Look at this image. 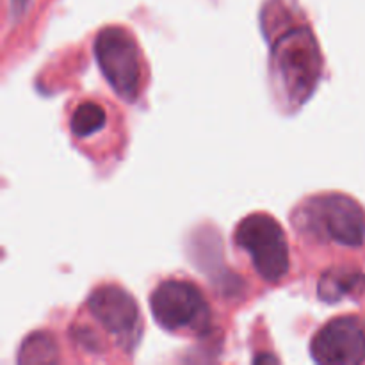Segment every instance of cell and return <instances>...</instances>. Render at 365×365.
Wrapping results in <instances>:
<instances>
[{
	"label": "cell",
	"mask_w": 365,
	"mask_h": 365,
	"mask_svg": "<svg viewBox=\"0 0 365 365\" xmlns=\"http://www.w3.org/2000/svg\"><path fill=\"white\" fill-rule=\"evenodd\" d=\"M296 228L314 234L317 241L359 250L365 245V210L346 195H319L302 207Z\"/></svg>",
	"instance_id": "6da1fadb"
},
{
	"label": "cell",
	"mask_w": 365,
	"mask_h": 365,
	"mask_svg": "<svg viewBox=\"0 0 365 365\" xmlns=\"http://www.w3.org/2000/svg\"><path fill=\"white\" fill-rule=\"evenodd\" d=\"M274 73L284 81L291 98L309 96L321 70L319 48L307 29H296L280 39L273 50Z\"/></svg>",
	"instance_id": "5b68a950"
},
{
	"label": "cell",
	"mask_w": 365,
	"mask_h": 365,
	"mask_svg": "<svg viewBox=\"0 0 365 365\" xmlns=\"http://www.w3.org/2000/svg\"><path fill=\"white\" fill-rule=\"evenodd\" d=\"M310 353L317 364H362L365 324L356 316L330 319L312 339Z\"/></svg>",
	"instance_id": "52a82bcc"
},
{
	"label": "cell",
	"mask_w": 365,
	"mask_h": 365,
	"mask_svg": "<svg viewBox=\"0 0 365 365\" xmlns=\"http://www.w3.org/2000/svg\"><path fill=\"white\" fill-rule=\"evenodd\" d=\"M109 123L106 106L96 100H84L73 109L70 118V130L77 139H88L100 134Z\"/></svg>",
	"instance_id": "9c48e42d"
},
{
	"label": "cell",
	"mask_w": 365,
	"mask_h": 365,
	"mask_svg": "<svg viewBox=\"0 0 365 365\" xmlns=\"http://www.w3.org/2000/svg\"><path fill=\"white\" fill-rule=\"evenodd\" d=\"M95 56L110 88L127 102H135L143 84V57L130 32L102 29L95 39Z\"/></svg>",
	"instance_id": "3957f363"
},
{
	"label": "cell",
	"mask_w": 365,
	"mask_h": 365,
	"mask_svg": "<svg viewBox=\"0 0 365 365\" xmlns=\"http://www.w3.org/2000/svg\"><path fill=\"white\" fill-rule=\"evenodd\" d=\"M234 239L262 280L278 284L285 278L291 266L287 235L274 217L262 212L250 214L237 225Z\"/></svg>",
	"instance_id": "7a4b0ae2"
},
{
	"label": "cell",
	"mask_w": 365,
	"mask_h": 365,
	"mask_svg": "<svg viewBox=\"0 0 365 365\" xmlns=\"http://www.w3.org/2000/svg\"><path fill=\"white\" fill-rule=\"evenodd\" d=\"M88 312L103 331L125 349L134 348L141 334V317L135 299L118 285H102L88 299Z\"/></svg>",
	"instance_id": "8992f818"
},
{
	"label": "cell",
	"mask_w": 365,
	"mask_h": 365,
	"mask_svg": "<svg viewBox=\"0 0 365 365\" xmlns=\"http://www.w3.org/2000/svg\"><path fill=\"white\" fill-rule=\"evenodd\" d=\"M153 319L164 330L200 331L210 323V309L202 289L189 280H166L150 296Z\"/></svg>",
	"instance_id": "277c9868"
},
{
	"label": "cell",
	"mask_w": 365,
	"mask_h": 365,
	"mask_svg": "<svg viewBox=\"0 0 365 365\" xmlns=\"http://www.w3.org/2000/svg\"><path fill=\"white\" fill-rule=\"evenodd\" d=\"M365 284L362 273L348 267H337V269H328L321 277L317 284V296L327 303H335L344 296L359 291L360 285Z\"/></svg>",
	"instance_id": "ba28073f"
}]
</instances>
